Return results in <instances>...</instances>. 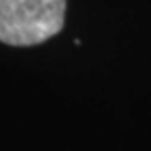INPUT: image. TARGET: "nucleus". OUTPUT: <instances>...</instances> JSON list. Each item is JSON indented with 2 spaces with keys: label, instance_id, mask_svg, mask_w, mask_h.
<instances>
[{
  "label": "nucleus",
  "instance_id": "f257e3e1",
  "mask_svg": "<svg viewBox=\"0 0 151 151\" xmlns=\"http://www.w3.org/2000/svg\"><path fill=\"white\" fill-rule=\"evenodd\" d=\"M68 0H0V42L37 46L60 33Z\"/></svg>",
  "mask_w": 151,
  "mask_h": 151
}]
</instances>
